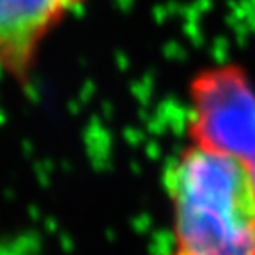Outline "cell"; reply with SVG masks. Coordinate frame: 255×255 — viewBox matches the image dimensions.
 I'll return each instance as SVG.
<instances>
[{
	"instance_id": "6da1fadb",
	"label": "cell",
	"mask_w": 255,
	"mask_h": 255,
	"mask_svg": "<svg viewBox=\"0 0 255 255\" xmlns=\"http://www.w3.org/2000/svg\"><path fill=\"white\" fill-rule=\"evenodd\" d=\"M167 255H255V183L229 156L188 143L165 170Z\"/></svg>"
},
{
	"instance_id": "7a4b0ae2",
	"label": "cell",
	"mask_w": 255,
	"mask_h": 255,
	"mask_svg": "<svg viewBox=\"0 0 255 255\" xmlns=\"http://www.w3.org/2000/svg\"><path fill=\"white\" fill-rule=\"evenodd\" d=\"M190 143L236 159L255 183V87L239 64L202 68L188 84Z\"/></svg>"
},
{
	"instance_id": "3957f363",
	"label": "cell",
	"mask_w": 255,
	"mask_h": 255,
	"mask_svg": "<svg viewBox=\"0 0 255 255\" xmlns=\"http://www.w3.org/2000/svg\"><path fill=\"white\" fill-rule=\"evenodd\" d=\"M85 0H0V73L30 87L43 46Z\"/></svg>"
}]
</instances>
